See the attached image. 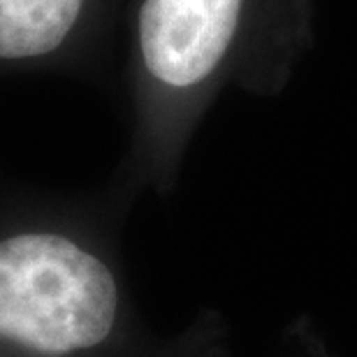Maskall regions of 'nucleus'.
<instances>
[{
	"label": "nucleus",
	"mask_w": 357,
	"mask_h": 357,
	"mask_svg": "<svg viewBox=\"0 0 357 357\" xmlns=\"http://www.w3.org/2000/svg\"><path fill=\"white\" fill-rule=\"evenodd\" d=\"M116 260L59 220H0V357L144 353Z\"/></svg>",
	"instance_id": "nucleus-1"
},
{
	"label": "nucleus",
	"mask_w": 357,
	"mask_h": 357,
	"mask_svg": "<svg viewBox=\"0 0 357 357\" xmlns=\"http://www.w3.org/2000/svg\"><path fill=\"white\" fill-rule=\"evenodd\" d=\"M84 0H0V59L54 52L73 31Z\"/></svg>",
	"instance_id": "nucleus-3"
},
{
	"label": "nucleus",
	"mask_w": 357,
	"mask_h": 357,
	"mask_svg": "<svg viewBox=\"0 0 357 357\" xmlns=\"http://www.w3.org/2000/svg\"><path fill=\"white\" fill-rule=\"evenodd\" d=\"M244 0H144L139 45L144 66L172 89L204 82L237 33Z\"/></svg>",
	"instance_id": "nucleus-2"
}]
</instances>
